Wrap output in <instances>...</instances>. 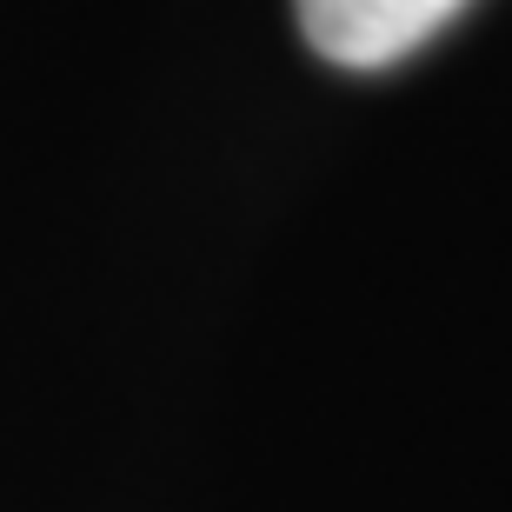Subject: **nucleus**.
<instances>
[{
  "label": "nucleus",
  "instance_id": "obj_1",
  "mask_svg": "<svg viewBox=\"0 0 512 512\" xmlns=\"http://www.w3.org/2000/svg\"><path fill=\"white\" fill-rule=\"evenodd\" d=\"M293 7L313 54L353 74H380L393 60L419 54L446 20L466 14V0H293Z\"/></svg>",
  "mask_w": 512,
  "mask_h": 512
}]
</instances>
